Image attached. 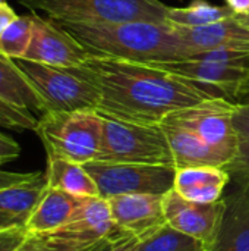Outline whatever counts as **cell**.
I'll use <instances>...</instances> for the list:
<instances>
[{"label": "cell", "instance_id": "cell-1", "mask_svg": "<svg viewBox=\"0 0 249 251\" xmlns=\"http://www.w3.org/2000/svg\"><path fill=\"white\" fill-rule=\"evenodd\" d=\"M68 69L97 88L100 115L129 122L161 124L179 109L216 99L189 79L151 63L94 56Z\"/></svg>", "mask_w": 249, "mask_h": 251}, {"label": "cell", "instance_id": "cell-2", "mask_svg": "<svg viewBox=\"0 0 249 251\" xmlns=\"http://www.w3.org/2000/svg\"><path fill=\"white\" fill-rule=\"evenodd\" d=\"M57 24L94 56L147 63L183 59L194 54L169 22L131 21L101 25Z\"/></svg>", "mask_w": 249, "mask_h": 251}, {"label": "cell", "instance_id": "cell-3", "mask_svg": "<svg viewBox=\"0 0 249 251\" xmlns=\"http://www.w3.org/2000/svg\"><path fill=\"white\" fill-rule=\"evenodd\" d=\"M32 12L56 22L120 24L131 21L167 22V4L160 0H18Z\"/></svg>", "mask_w": 249, "mask_h": 251}, {"label": "cell", "instance_id": "cell-4", "mask_svg": "<svg viewBox=\"0 0 249 251\" xmlns=\"http://www.w3.org/2000/svg\"><path fill=\"white\" fill-rule=\"evenodd\" d=\"M47 157L85 165L95 160L103 135V115L97 110L45 112L35 128Z\"/></svg>", "mask_w": 249, "mask_h": 251}, {"label": "cell", "instance_id": "cell-5", "mask_svg": "<svg viewBox=\"0 0 249 251\" xmlns=\"http://www.w3.org/2000/svg\"><path fill=\"white\" fill-rule=\"evenodd\" d=\"M95 160L175 168L161 124H138L104 115L101 147Z\"/></svg>", "mask_w": 249, "mask_h": 251}, {"label": "cell", "instance_id": "cell-6", "mask_svg": "<svg viewBox=\"0 0 249 251\" xmlns=\"http://www.w3.org/2000/svg\"><path fill=\"white\" fill-rule=\"evenodd\" d=\"M13 60L43 99L47 112L97 110L100 103L97 88L68 68L50 66L25 57Z\"/></svg>", "mask_w": 249, "mask_h": 251}, {"label": "cell", "instance_id": "cell-7", "mask_svg": "<svg viewBox=\"0 0 249 251\" xmlns=\"http://www.w3.org/2000/svg\"><path fill=\"white\" fill-rule=\"evenodd\" d=\"M98 188V197L110 200L125 194L164 196L173 188L176 168L160 165L110 163L91 160L84 165Z\"/></svg>", "mask_w": 249, "mask_h": 251}, {"label": "cell", "instance_id": "cell-8", "mask_svg": "<svg viewBox=\"0 0 249 251\" xmlns=\"http://www.w3.org/2000/svg\"><path fill=\"white\" fill-rule=\"evenodd\" d=\"M235 107L236 103L216 97L179 109L170 113L163 122L191 129L229 165L236 154V134L233 128Z\"/></svg>", "mask_w": 249, "mask_h": 251}, {"label": "cell", "instance_id": "cell-9", "mask_svg": "<svg viewBox=\"0 0 249 251\" xmlns=\"http://www.w3.org/2000/svg\"><path fill=\"white\" fill-rule=\"evenodd\" d=\"M147 63L189 79L213 97H222L233 103L241 85L249 75V62L226 63L189 56L183 59Z\"/></svg>", "mask_w": 249, "mask_h": 251}, {"label": "cell", "instance_id": "cell-10", "mask_svg": "<svg viewBox=\"0 0 249 251\" xmlns=\"http://www.w3.org/2000/svg\"><path fill=\"white\" fill-rule=\"evenodd\" d=\"M226 209L225 197L216 203H194L179 196L173 188L163 196L166 222L173 229L195 238L210 250L217 238Z\"/></svg>", "mask_w": 249, "mask_h": 251}, {"label": "cell", "instance_id": "cell-11", "mask_svg": "<svg viewBox=\"0 0 249 251\" xmlns=\"http://www.w3.org/2000/svg\"><path fill=\"white\" fill-rule=\"evenodd\" d=\"M32 15L34 34L23 56L25 59L57 68H76L94 57L57 22L50 18H41L37 13Z\"/></svg>", "mask_w": 249, "mask_h": 251}, {"label": "cell", "instance_id": "cell-12", "mask_svg": "<svg viewBox=\"0 0 249 251\" xmlns=\"http://www.w3.org/2000/svg\"><path fill=\"white\" fill-rule=\"evenodd\" d=\"M43 235L65 243L92 246L101 240H117L128 234L122 232L113 222L107 200L101 197H85L68 224Z\"/></svg>", "mask_w": 249, "mask_h": 251}, {"label": "cell", "instance_id": "cell-13", "mask_svg": "<svg viewBox=\"0 0 249 251\" xmlns=\"http://www.w3.org/2000/svg\"><path fill=\"white\" fill-rule=\"evenodd\" d=\"M116 226L138 240H144L167 225L163 196L125 194L107 200Z\"/></svg>", "mask_w": 249, "mask_h": 251}, {"label": "cell", "instance_id": "cell-14", "mask_svg": "<svg viewBox=\"0 0 249 251\" xmlns=\"http://www.w3.org/2000/svg\"><path fill=\"white\" fill-rule=\"evenodd\" d=\"M173 26L194 54L216 49L249 51V29L239 24L235 16L203 26Z\"/></svg>", "mask_w": 249, "mask_h": 251}, {"label": "cell", "instance_id": "cell-15", "mask_svg": "<svg viewBox=\"0 0 249 251\" xmlns=\"http://www.w3.org/2000/svg\"><path fill=\"white\" fill-rule=\"evenodd\" d=\"M241 179L239 187L225 197L223 221L208 251H249V178Z\"/></svg>", "mask_w": 249, "mask_h": 251}, {"label": "cell", "instance_id": "cell-16", "mask_svg": "<svg viewBox=\"0 0 249 251\" xmlns=\"http://www.w3.org/2000/svg\"><path fill=\"white\" fill-rule=\"evenodd\" d=\"M230 174L220 166H194L176 169L173 190L183 199L210 204L223 199Z\"/></svg>", "mask_w": 249, "mask_h": 251}, {"label": "cell", "instance_id": "cell-17", "mask_svg": "<svg viewBox=\"0 0 249 251\" xmlns=\"http://www.w3.org/2000/svg\"><path fill=\"white\" fill-rule=\"evenodd\" d=\"M167 137L175 168H194V166H220L225 168L227 162L195 132L179 125L161 124Z\"/></svg>", "mask_w": 249, "mask_h": 251}, {"label": "cell", "instance_id": "cell-18", "mask_svg": "<svg viewBox=\"0 0 249 251\" xmlns=\"http://www.w3.org/2000/svg\"><path fill=\"white\" fill-rule=\"evenodd\" d=\"M45 188L43 172L28 182L0 188V228L25 226Z\"/></svg>", "mask_w": 249, "mask_h": 251}, {"label": "cell", "instance_id": "cell-19", "mask_svg": "<svg viewBox=\"0 0 249 251\" xmlns=\"http://www.w3.org/2000/svg\"><path fill=\"white\" fill-rule=\"evenodd\" d=\"M85 197L47 187L37 207L31 213L25 229L28 234H47L59 229L73 216Z\"/></svg>", "mask_w": 249, "mask_h": 251}, {"label": "cell", "instance_id": "cell-20", "mask_svg": "<svg viewBox=\"0 0 249 251\" xmlns=\"http://www.w3.org/2000/svg\"><path fill=\"white\" fill-rule=\"evenodd\" d=\"M0 100L29 112L43 113L47 107L40 94L21 72L13 59L0 53Z\"/></svg>", "mask_w": 249, "mask_h": 251}, {"label": "cell", "instance_id": "cell-21", "mask_svg": "<svg viewBox=\"0 0 249 251\" xmlns=\"http://www.w3.org/2000/svg\"><path fill=\"white\" fill-rule=\"evenodd\" d=\"M47 187L66 191L76 197H98V188L84 165L66 159L47 157Z\"/></svg>", "mask_w": 249, "mask_h": 251}, {"label": "cell", "instance_id": "cell-22", "mask_svg": "<svg viewBox=\"0 0 249 251\" xmlns=\"http://www.w3.org/2000/svg\"><path fill=\"white\" fill-rule=\"evenodd\" d=\"M235 16V12L226 6H216L207 0H194L186 7H169L167 22L182 26H203Z\"/></svg>", "mask_w": 249, "mask_h": 251}, {"label": "cell", "instance_id": "cell-23", "mask_svg": "<svg viewBox=\"0 0 249 251\" xmlns=\"http://www.w3.org/2000/svg\"><path fill=\"white\" fill-rule=\"evenodd\" d=\"M233 128L236 134V154L225 169L241 178H249V104L236 103Z\"/></svg>", "mask_w": 249, "mask_h": 251}, {"label": "cell", "instance_id": "cell-24", "mask_svg": "<svg viewBox=\"0 0 249 251\" xmlns=\"http://www.w3.org/2000/svg\"><path fill=\"white\" fill-rule=\"evenodd\" d=\"M138 251H208L203 243L166 225L150 237L139 240Z\"/></svg>", "mask_w": 249, "mask_h": 251}, {"label": "cell", "instance_id": "cell-25", "mask_svg": "<svg viewBox=\"0 0 249 251\" xmlns=\"http://www.w3.org/2000/svg\"><path fill=\"white\" fill-rule=\"evenodd\" d=\"M34 34V15L18 16L0 35V53L10 59L23 57Z\"/></svg>", "mask_w": 249, "mask_h": 251}, {"label": "cell", "instance_id": "cell-26", "mask_svg": "<svg viewBox=\"0 0 249 251\" xmlns=\"http://www.w3.org/2000/svg\"><path fill=\"white\" fill-rule=\"evenodd\" d=\"M38 119L32 112L15 107L0 100V128L13 131H35Z\"/></svg>", "mask_w": 249, "mask_h": 251}, {"label": "cell", "instance_id": "cell-27", "mask_svg": "<svg viewBox=\"0 0 249 251\" xmlns=\"http://www.w3.org/2000/svg\"><path fill=\"white\" fill-rule=\"evenodd\" d=\"M25 226L0 228V251H16L26 240Z\"/></svg>", "mask_w": 249, "mask_h": 251}, {"label": "cell", "instance_id": "cell-28", "mask_svg": "<svg viewBox=\"0 0 249 251\" xmlns=\"http://www.w3.org/2000/svg\"><path fill=\"white\" fill-rule=\"evenodd\" d=\"M19 154H21L19 144L13 138L0 132V165L15 160Z\"/></svg>", "mask_w": 249, "mask_h": 251}, {"label": "cell", "instance_id": "cell-29", "mask_svg": "<svg viewBox=\"0 0 249 251\" xmlns=\"http://www.w3.org/2000/svg\"><path fill=\"white\" fill-rule=\"evenodd\" d=\"M41 172H6L0 171V188L28 182L34 178H37Z\"/></svg>", "mask_w": 249, "mask_h": 251}, {"label": "cell", "instance_id": "cell-30", "mask_svg": "<svg viewBox=\"0 0 249 251\" xmlns=\"http://www.w3.org/2000/svg\"><path fill=\"white\" fill-rule=\"evenodd\" d=\"M139 240L132 235H123L117 238L113 244L112 251H138Z\"/></svg>", "mask_w": 249, "mask_h": 251}, {"label": "cell", "instance_id": "cell-31", "mask_svg": "<svg viewBox=\"0 0 249 251\" xmlns=\"http://www.w3.org/2000/svg\"><path fill=\"white\" fill-rule=\"evenodd\" d=\"M16 18H18V15L15 13V10L6 1L0 4V35Z\"/></svg>", "mask_w": 249, "mask_h": 251}, {"label": "cell", "instance_id": "cell-32", "mask_svg": "<svg viewBox=\"0 0 249 251\" xmlns=\"http://www.w3.org/2000/svg\"><path fill=\"white\" fill-rule=\"evenodd\" d=\"M226 3L235 12V15L249 13V0H226Z\"/></svg>", "mask_w": 249, "mask_h": 251}, {"label": "cell", "instance_id": "cell-33", "mask_svg": "<svg viewBox=\"0 0 249 251\" xmlns=\"http://www.w3.org/2000/svg\"><path fill=\"white\" fill-rule=\"evenodd\" d=\"M235 103H239V104H249V75L248 78L245 79V82L241 85L238 94H236V99H235Z\"/></svg>", "mask_w": 249, "mask_h": 251}, {"label": "cell", "instance_id": "cell-34", "mask_svg": "<svg viewBox=\"0 0 249 251\" xmlns=\"http://www.w3.org/2000/svg\"><path fill=\"white\" fill-rule=\"evenodd\" d=\"M114 241H116V240H113V238L101 240V241H98L97 244H94L92 247H90L87 251H112Z\"/></svg>", "mask_w": 249, "mask_h": 251}, {"label": "cell", "instance_id": "cell-35", "mask_svg": "<svg viewBox=\"0 0 249 251\" xmlns=\"http://www.w3.org/2000/svg\"><path fill=\"white\" fill-rule=\"evenodd\" d=\"M236 21L239 24H242L244 26H247L249 29V13H244V15H235Z\"/></svg>", "mask_w": 249, "mask_h": 251}, {"label": "cell", "instance_id": "cell-36", "mask_svg": "<svg viewBox=\"0 0 249 251\" xmlns=\"http://www.w3.org/2000/svg\"><path fill=\"white\" fill-rule=\"evenodd\" d=\"M1 3H4V0H0V4H1Z\"/></svg>", "mask_w": 249, "mask_h": 251}, {"label": "cell", "instance_id": "cell-37", "mask_svg": "<svg viewBox=\"0 0 249 251\" xmlns=\"http://www.w3.org/2000/svg\"><path fill=\"white\" fill-rule=\"evenodd\" d=\"M16 251H19V249H18V250H16Z\"/></svg>", "mask_w": 249, "mask_h": 251}]
</instances>
